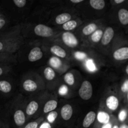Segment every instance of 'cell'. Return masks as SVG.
I'll use <instances>...</instances> for the list:
<instances>
[{
	"label": "cell",
	"mask_w": 128,
	"mask_h": 128,
	"mask_svg": "<svg viewBox=\"0 0 128 128\" xmlns=\"http://www.w3.org/2000/svg\"><path fill=\"white\" fill-rule=\"evenodd\" d=\"M102 128H112V127H111V124L108 123V124H106L104 125V126L102 127Z\"/></svg>",
	"instance_id": "e575fe53"
},
{
	"label": "cell",
	"mask_w": 128,
	"mask_h": 128,
	"mask_svg": "<svg viewBox=\"0 0 128 128\" xmlns=\"http://www.w3.org/2000/svg\"><path fill=\"white\" fill-rule=\"evenodd\" d=\"M124 1V0H114V2L117 4H120V3H122Z\"/></svg>",
	"instance_id": "8d00e7d4"
},
{
	"label": "cell",
	"mask_w": 128,
	"mask_h": 128,
	"mask_svg": "<svg viewBox=\"0 0 128 128\" xmlns=\"http://www.w3.org/2000/svg\"><path fill=\"white\" fill-rule=\"evenodd\" d=\"M2 49H3V43L0 41V51L2 50Z\"/></svg>",
	"instance_id": "74e56055"
},
{
	"label": "cell",
	"mask_w": 128,
	"mask_h": 128,
	"mask_svg": "<svg viewBox=\"0 0 128 128\" xmlns=\"http://www.w3.org/2000/svg\"><path fill=\"white\" fill-rule=\"evenodd\" d=\"M90 3L91 7L95 10H102L105 6V2L104 0H90Z\"/></svg>",
	"instance_id": "e0dca14e"
},
{
	"label": "cell",
	"mask_w": 128,
	"mask_h": 128,
	"mask_svg": "<svg viewBox=\"0 0 128 128\" xmlns=\"http://www.w3.org/2000/svg\"><path fill=\"white\" fill-rule=\"evenodd\" d=\"M64 81L66 82V84H68L70 86H72L74 84V77L71 72L66 73L64 77Z\"/></svg>",
	"instance_id": "cb8c5ba5"
},
{
	"label": "cell",
	"mask_w": 128,
	"mask_h": 128,
	"mask_svg": "<svg viewBox=\"0 0 128 128\" xmlns=\"http://www.w3.org/2000/svg\"><path fill=\"white\" fill-rule=\"evenodd\" d=\"M38 122L36 121H33V122H31L26 125L24 128H38Z\"/></svg>",
	"instance_id": "f546056e"
},
{
	"label": "cell",
	"mask_w": 128,
	"mask_h": 128,
	"mask_svg": "<svg viewBox=\"0 0 128 128\" xmlns=\"http://www.w3.org/2000/svg\"><path fill=\"white\" fill-rule=\"evenodd\" d=\"M64 43L70 48L76 47L78 44V41L76 36L70 32H64L62 35Z\"/></svg>",
	"instance_id": "3957f363"
},
{
	"label": "cell",
	"mask_w": 128,
	"mask_h": 128,
	"mask_svg": "<svg viewBox=\"0 0 128 128\" xmlns=\"http://www.w3.org/2000/svg\"><path fill=\"white\" fill-rule=\"evenodd\" d=\"M40 128H51V126L48 122H44L41 125Z\"/></svg>",
	"instance_id": "836d02e7"
},
{
	"label": "cell",
	"mask_w": 128,
	"mask_h": 128,
	"mask_svg": "<svg viewBox=\"0 0 128 128\" xmlns=\"http://www.w3.org/2000/svg\"><path fill=\"white\" fill-rule=\"evenodd\" d=\"M102 34H103V32H102V30H96L91 35V40L93 42H98L99 41H101Z\"/></svg>",
	"instance_id": "603a6c76"
},
{
	"label": "cell",
	"mask_w": 128,
	"mask_h": 128,
	"mask_svg": "<svg viewBox=\"0 0 128 128\" xmlns=\"http://www.w3.org/2000/svg\"><path fill=\"white\" fill-rule=\"evenodd\" d=\"M2 73H3V70L2 69V68L0 67V76L2 74Z\"/></svg>",
	"instance_id": "ab89813d"
},
{
	"label": "cell",
	"mask_w": 128,
	"mask_h": 128,
	"mask_svg": "<svg viewBox=\"0 0 128 128\" xmlns=\"http://www.w3.org/2000/svg\"><path fill=\"white\" fill-rule=\"evenodd\" d=\"M79 94L83 100H88L92 95V87L91 82L88 81H84L82 83L79 90Z\"/></svg>",
	"instance_id": "6da1fadb"
},
{
	"label": "cell",
	"mask_w": 128,
	"mask_h": 128,
	"mask_svg": "<svg viewBox=\"0 0 128 128\" xmlns=\"http://www.w3.org/2000/svg\"><path fill=\"white\" fill-rule=\"evenodd\" d=\"M121 90H122V92H126L128 91V81L126 80L124 84H122V86H121Z\"/></svg>",
	"instance_id": "d6a6232c"
},
{
	"label": "cell",
	"mask_w": 128,
	"mask_h": 128,
	"mask_svg": "<svg viewBox=\"0 0 128 128\" xmlns=\"http://www.w3.org/2000/svg\"><path fill=\"white\" fill-rule=\"evenodd\" d=\"M57 101H54V100H50V101H48L45 104L44 107V112L47 113V112L53 111V110H54L57 108Z\"/></svg>",
	"instance_id": "2e32d148"
},
{
	"label": "cell",
	"mask_w": 128,
	"mask_h": 128,
	"mask_svg": "<svg viewBox=\"0 0 128 128\" xmlns=\"http://www.w3.org/2000/svg\"><path fill=\"white\" fill-rule=\"evenodd\" d=\"M14 120L18 126L23 125L26 121V118L24 112L21 110H17L14 114Z\"/></svg>",
	"instance_id": "9c48e42d"
},
{
	"label": "cell",
	"mask_w": 128,
	"mask_h": 128,
	"mask_svg": "<svg viewBox=\"0 0 128 128\" xmlns=\"http://www.w3.org/2000/svg\"><path fill=\"white\" fill-rule=\"evenodd\" d=\"M119 128V126H117V125H115L114 126H113V128Z\"/></svg>",
	"instance_id": "b9f144b4"
},
{
	"label": "cell",
	"mask_w": 128,
	"mask_h": 128,
	"mask_svg": "<svg viewBox=\"0 0 128 128\" xmlns=\"http://www.w3.org/2000/svg\"><path fill=\"white\" fill-rule=\"evenodd\" d=\"M96 114L93 111H90L86 114L82 122V126L84 128H88L92 124L96 119Z\"/></svg>",
	"instance_id": "ba28073f"
},
{
	"label": "cell",
	"mask_w": 128,
	"mask_h": 128,
	"mask_svg": "<svg viewBox=\"0 0 128 128\" xmlns=\"http://www.w3.org/2000/svg\"><path fill=\"white\" fill-rule=\"evenodd\" d=\"M51 51L53 54L60 58H65L66 56V52L64 49L58 45H54L51 48Z\"/></svg>",
	"instance_id": "4fadbf2b"
},
{
	"label": "cell",
	"mask_w": 128,
	"mask_h": 128,
	"mask_svg": "<svg viewBox=\"0 0 128 128\" xmlns=\"http://www.w3.org/2000/svg\"><path fill=\"white\" fill-rule=\"evenodd\" d=\"M119 128H128V125L126 124H123L121 126V127H119Z\"/></svg>",
	"instance_id": "f35d334b"
},
{
	"label": "cell",
	"mask_w": 128,
	"mask_h": 128,
	"mask_svg": "<svg viewBox=\"0 0 128 128\" xmlns=\"http://www.w3.org/2000/svg\"><path fill=\"white\" fill-rule=\"evenodd\" d=\"M114 58L116 60H124L128 59V48L124 47L118 49L113 54Z\"/></svg>",
	"instance_id": "8992f818"
},
{
	"label": "cell",
	"mask_w": 128,
	"mask_h": 128,
	"mask_svg": "<svg viewBox=\"0 0 128 128\" xmlns=\"http://www.w3.org/2000/svg\"><path fill=\"white\" fill-rule=\"evenodd\" d=\"M97 29V26H96V24L94 23H91L90 24L87 25L86 26H85L84 28L82 30V33L84 35H90L91 34H92Z\"/></svg>",
	"instance_id": "ffe728a7"
},
{
	"label": "cell",
	"mask_w": 128,
	"mask_h": 128,
	"mask_svg": "<svg viewBox=\"0 0 128 128\" xmlns=\"http://www.w3.org/2000/svg\"><path fill=\"white\" fill-rule=\"evenodd\" d=\"M34 33L37 36H41V37H50L53 34V30L50 27L46 26L44 24H40L37 25L34 28Z\"/></svg>",
	"instance_id": "7a4b0ae2"
},
{
	"label": "cell",
	"mask_w": 128,
	"mask_h": 128,
	"mask_svg": "<svg viewBox=\"0 0 128 128\" xmlns=\"http://www.w3.org/2000/svg\"><path fill=\"white\" fill-rule=\"evenodd\" d=\"M74 56H75V58L79 60H84V59L86 58V54L82 52H79V51L75 52Z\"/></svg>",
	"instance_id": "f1b7e54d"
},
{
	"label": "cell",
	"mask_w": 128,
	"mask_h": 128,
	"mask_svg": "<svg viewBox=\"0 0 128 128\" xmlns=\"http://www.w3.org/2000/svg\"><path fill=\"white\" fill-rule=\"evenodd\" d=\"M83 1V0H71V2H73V3H80Z\"/></svg>",
	"instance_id": "d590c367"
},
{
	"label": "cell",
	"mask_w": 128,
	"mask_h": 128,
	"mask_svg": "<svg viewBox=\"0 0 128 128\" xmlns=\"http://www.w3.org/2000/svg\"><path fill=\"white\" fill-rule=\"evenodd\" d=\"M68 92V88L66 86H62L60 89V94L61 95H64L67 93Z\"/></svg>",
	"instance_id": "1f68e13d"
},
{
	"label": "cell",
	"mask_w": 128,
	"mask_h": 128,
	"mask_svg": "<svg viewBox=\"0 0 128 128\" xmlns=\"http://www.w3.org/2000/svg\"><path fill=\"white\" fill-rule=\"evenodd\" d=\"M58 117V112L56 111H51L50 112L47 117V120L48 121L49 123H53L56 119Z\"/></svg>",
	"instance_id": "484cf974"
},
{
	"label": "cell",
	"mask_w": 128,
	"mask_h": 128,
	"mask_svg": "<svg viewBox=\"0 0 128 128\" xmlns=\"http://www.w3.org/2000/svg\"><path fill=\"white\" fill-rule=\"evenodd\" d=\"M13 2L15 5L18 8L24 7L26 4V0H13Z\"/></svg>",
	"instance_id": "83f0119b"
},
{
	"label": "cell",
	"mask_w": 128,
	"mask_h": 128,
	"mask_svg": "<svg viewBox=\"0 0 128 128\" xmlns=\"http://www.w3.org/2000/svg\"><path fill=\"white\" fill-rule=\"evenodd\" d=\"M106 105L110 110L115 111L118 108L119 100L116 96H110L107 98L106 101Z\"/></svg>",
	"instance_id": "30bf717a"
},
{
	"label": "cell",
	"mask_w": 128,
	"mask_h": 128,
	"mask_svg": "<svg viewBox=\"0 0 128 128\" xmlns=\"http://www.w3.org/2000/svg\"><path fill=\"white\" fill-rule=\"evenodd\" d=\"M11 90V84L7 81H0V91L4 93H8Z\"/></svg>",
	"instance_id": "ac0fdd59"
},
{
	"label": "cell",
	"mask_w": 128,
	"mask_h": 128,
	"mask_svg": "<svg viewBox=\"0 0 128 128\" xmlns=\"http://www.w3.org/2000/svg\"><path fill=\"white\" fill-rule=\"evenodd\" d=\"M118 17L122 24L126 25L128 24V11L126 9H121L118 12Z\"/></svg>",
	"instance_id": "5bb4252c"
},
{
	"label": "cell",
	"mask_w": 128,
	"mask_h": 128,
	"mask_svg": "<svg viewBox=\"0 0 128 128\" xmlns=\"http://www.w3.org/2000/svg\"><path fill=\"white\" fill-rule=\"evenodd\" d=\"M72 112H73V110H72V108L71 107V105H64L61 110V117L65 121L70 120L72 115Z\"/></svg>",
	"instance_id": "52a82bcc"
},
{
	"label": "cell",
	"mask_w": 128,
	"mask_h": 128,
	"mask_svg": "<svg viewBox=\"0 0 128 128\" xmlns=\"http://www.w3.org/2000/svg\"><path fill=\"white\" fill-rule=\"evenodd\" d=\"M38 109V102L34 101H31L29 103L27 108H26V114L29 116L34 114L37 111Z\"/></svg>",
	"instance_id": "9a60e30c"
},
{
	"label": "cell",
	"mask_w": 128,
	"mask_h": 128,
	"mask_svg": "<svg viewBox=\"0 0 128 128\" xmlns=\"http://www.w3.org/2000/svg\"><path fill=\"white\" fill-rule=\"evenodd\" d=\"M44 74L46 80L50 81L52 80L55 78V72L51 68H46L44 71Z\"/></svg>",
	"instance_id": "7402d4cb"
},
{
	"label": "cell",
	"mask_w": 128,
	"mask_h": 128,
	"mask_svg": "<svg viewBox=\"0 0 128 128\" xmlns=\"http://www.w3.org/2000/svg\"><path fill=\"white\" fill-rule=\"evenodd\" d=\"M37 87L36 82L31 80H27L23 82V88L28 92L34 91L37 89Z\"/></svg>",
	"instance_id": "7c38bea8"
},
{
	"label": "cell",
	"mask_w": 128,
	"mask_h": 128,
	"mask_svg": "<svg viewBox=\"0 0 128 128\" xmlns=\"http://www.w3.org/2000/svg\"><path fill=\"white\" fill-rule=\"evenodd\" d=\"M77 25V22L76 21L70 20V21H68V22H66V23H64L62 25V28L64 30H66V31H68V32L69 31H71V30H72L74 28H76Z\"/></svg>",
	"instance_id": "44dd1931"
},
{
	"label": "cell",
	"mask_w": 128,
	"mask_h": 128,
	"mask_svg": "<svg viewBox=\"0 0 128 128\" xmlns=\"http://www.w3.org/2000/svg\"><path fill=\"white\" fill-rule=\"evenodd\" d=\"M86 66H87L88 69L91 71H94L96 70V66H95L94 63L92 60H88L87 62H86Z\"/></svg>",
	"instance_id": "4316f807"
},
{
	"label": "cell",
	"mask_w": 128,
	"mask_h": 128,
	"mask_svg": "<svg viewBox=\"0 0 128 128\" xmlns=\"http://www.w3.org/2000/svg\"><path fill=\"white\" fill-rule=\"evenodd\" d=\"M71 19V16L69 13H62L58 15L56 18V22L58 24H64L68 21H70Z\"/></svg>",
	"instance_id": "8fae6325"
},
{
	"label": "cell",
	"mask_w": 128,
	"mask_h": 128,
	"mask_svg": "<svg viewBox=\"0 0 128 128\" xmlns=\"http://www.w3.org/2000/svg\"><path fill=\"white\" fill-rule=\"evenodd\" d=\"M50 64L52 67L54 68H59L61 66V61L56 57H52L50 59Z\"/></svg>",
	"instance_id": "d4e9b609"
},
{
	"label": "cell",
	"mask_w": 128,
	"mask_h": 128,
	"mask_svg": "<svg viewBox=\"0 0 128 128\" xmlns=\"http://www.w3.org/2000/svg\"><path fill=\"white\" fill-rule=\"evenodd\" d=\"M97 118L99 122L102 124H104L109 123V121H110V115L105 112H99L98 114Z\"/></svg>",
	"instance_id": "d6986e66"
},
{
	"label": "cell",
	"mask_w": 128,
	"mask_h": 128,
	"mask_svg": "<svg viewBox=\"0 0 128 128\" xmlns=\"http://www.w3.org/2000/svg\"><path fill=\"white\" fill-rule=\"evenodd\" d=\"M126 73L128 74V66H126Z\"/></svg>",
	"instance_id": "60d3db41"
},
{
	"label": "cell",
	"mask_w": 128,
	"mask_h": 128,
	"mask_svg": "<svg viewBox=\"0 0 128 128\" xmlns=\"http://www.w3.org/2000/svg\"><path fill=\"white\" fill-rule=\"evenodd\" d=\"M126 118V112L125 111H121V112L120 113L119 115V119L121 121H124L125 119Z\"/></svg>",
	"instance_id": "4dcf8cb0"
},
{
	"label": "cell",
	"mask_w": 128,
	"mask_h": 128,
	"mask_svg": "<svg viewBox=\"0 0 128 128\" xmlns=\"http://www.w3.org/2000/svg\"><path fill=\"white\" fill-rule=\"evenodd\" d=\"M114 35V31L111 27H108L105 30L101 38V42L103 45H108L112 40Z\"/></svg>",
	"instance_id": "5b68a950"
},
{
	"label": "cell",
	"mask_w": 128,
	"mask_h": 128,
	"mask_svg": "<svg viewBox=\"0 0 128 128\" xmlns=\"http://www.w3.org/2000/svg\"><path fill=\"white\" fill-rule=\"evenodd\" d=\"M43 56L41 50L38 47H35L31 50L28 55V60L31 62H34L40 60Z\"/></svg>",
	"instance_id": "277c9868"
}]
</instances>
